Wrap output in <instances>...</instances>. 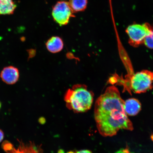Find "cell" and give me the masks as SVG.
<instances>
[{
	"mask_svg": "<svg viewBox=\"0 0 153 153\" xmlns=\"http://www.w3.org/2000/svg\"><path fill=\"white\" fill-rule=\"evenodd\" d=\"M124 101L115 86H111L96 101L94 118L99 133L112 137L120 129L132 131L133 124L124 109Z\"/></svg>",
	"mask_w": 153,
	"mask_h": 153,
	"instance_id": "1",
	"label": "cell"
},
{
	"mask_svg": "<svg viewBox=\"0 0 153 153\" xmlns=\"http://www.w3.org/2000/svg\"><path fill=\"white\" fill-rule=\"evenodd\" d=\"M66 106L76 113H83L90 109L94 100V94L85 85H76L69 89L64 97Z\"/></svg>",
	"mask_w": 153,
	"mask_h": 153,
	"instance_id": "2",
	"label": "cell"
},
{
	"mask_svg": "<svg viewBox=\"0 0 153 153\" xmlns=\"http://www.w3.org/2000/svg\"><path fill=\"white\" fill-rule=\"evenodd\" d=\"M153 30V25L149 23L143 24L134 23L129 25L126 30L129 37L130 45L136 48L143 44L145 38Z\"/></svg>",
	"mask_w": 153,
	"mask_h": 153,
	"instance_id": "3",
	"label": "cell"
},
{
	"mask_svg": "<svg viewBox=\"0 0 153 153\" xmlns=\"http://www.w3.org/2000/svg\"><path fill=\"white\" fill-rule=\"evenodd\" d=\"M153 72L145 70L134 74L131 78L130 87L135 93H144L152 88Z\"/></svg>",
	"mask_w": 153,
	"mask_h": 153,
	"instance_id": "4",
	"label": "cell"
},
{
	"mask_svg": "<svg viewBox=\"0 0 153 153\" xmlns=\"http://www.w3.org/2000/svg\"><path fill=\"white\" fill-rule=\"evenodd\" d=\"M52 16L53 20L60 26L68 25L70 19L75 17L68 1H57L53 7Z\"/></svg>",
	"mask_w": 153,
	"mask_h": 153,
	"instance_id": "5",
	"label": "cell"
},
{
	"mask_svg": "<svg viewBox=\"0 0 153 153\" xmlns=\"http://www.w3.org/2000/svg\"><path fill=\"white\" fill-rule=\"evenodd\" d=\"M20 73L18 69L13 66L5 67L0 74L2 81L8 85H13L18 81Z\"/></svg>",
	"mask_w": 153,
	"mask_h": 153,
	"instance_id": "6",
	"label": "cell"
},
{
	"mask_svg": "<svg viewBox=\"0 0 153 153\" xmlns=\"http://www.w3.org/2000/svg\"><path fill=\"white\" fill-rule=\"evenodd\" d=\"M19 145L18 148L14 146L10 150L6 152V153H43V150L41 146L36 145L34 143L30 141L25 143L18 139Z\"/></svg>",
	"mask_w": 153,
	"mask_h": 153,
	"instance_id": "7",
	"label": "cell"
},
{
	"mask_svg": "<svg viewBox=\"0 0 153 153\" xmlns=\"http://www.w3.org/2000/svg\"><path fill=\"white\" fill-rule=\"evenodd\" d=\"M141 108V103L137 99L131 98L124 101V109L128 115H136L140 111Z\"/></svg>",
	"mask_w": 153,
	"mask_h": 153,
	"instance_id": "8",
	"label": "cell"
},
{
	"mask_svg": "<svg viewBox=\"0 0 153 153\" xmlns=\"http://www.w3.org/2000/svg\"><path fill=\"white\" fill-rule=\"evenodd\" d=\"M48 51L52 53H56L62 51L64 46L63 40L58 36H53L48 40L45 44Z\"/></svg>",
	"mask_w": 153,
	"mask_h": 153,
	"instance_id": "9",
	"label": "cell"
},
{
	"mask_svg": "<svg viewBox=\"0 0 153 153\" xmlns=\"http://www.w3.org/2000/svg\"><path fill=\"white\" fill-rule=\"evenodd\" d=\"M16 7L14 0H0V15L13 14Z\"/></svg>",
	"mask_w": 153,
	"mask_h": 153,
	"instance_id": "10",
	"label": "cell"
},
{
	"mask_svg": "<svg viewBox=\"0 0 153 153\" xmlns=\"http://www.w3.org/2000/svg\"><path fill=\"white\" fill-rule=\"evenodd\" d=\"M69 4L74 13L84 11L87 8L88 0H69Z\"/></svg>",
	"mask_w": 153,
	"mask_h": 153,
	"instance_id": "11",
	"label": "cell"
},
{
	"mask_svg": "<svg viewBox=\"0 0 153 153\" xmlns=\"http://www.w3.org/2000/svg\"><path fill=\"white\" fill-rule=\"evenodd\" d=\"M143 44L149 48L153 49V30L145 38Z\"/></svg>",
	"mask_w": 153,
	"mask_h": 153,
	"instance_id": "12",
	"label": "cell"
},
{
	"mask_svg": "<svg viewBox=\"0 0 153 153\" xmlns=\"http://www.w3.org/2000/svg\"><path fill=\"white\" fill-rule=\"evenodd\" d=\"M67 153H93L91 151L88 150H83L78 151H70Z\"/></svg>",
	"mask_w": 153,
	"mask_h": 153,
	"instance_id": "13",
	"label": "cell"
},
{
	"mask_svg": "<svg viewBox=\"0 0 153 153\" xmlns=\"http://www.w3.org/2000/svg\"><path fill=\"white\" fill-rule=\"evenodd\" d=\"M116 153H131L127 149H122L118 151Z\"/></svg>",
	"mask_w": 153,
	"mask_h": 153,
	"instance_id": "14",
	"label": "cell"
},
{
	"mask_svg": "<svg viewBox=\"0 0 153 153\" xmlns=\"http://www.w3.org/2000/svg\"><path fill=\"white\" fill-rule=\"evenodd\" d=\"M4 134L2 130L0 129V143L3 141L4 138Z\"/></svg>",
	"mask_w": 153,
	"mask_h": 153,
	"instance_id": "15",
	"label": "cell"
},
{
	"mask_svg": "<svg viewBox=\"0 0 153 153\" xmlns=\"http://www.w3.org/2000/svg\"><path fill=\"white\" fill-rule=\"evenodd\" d=\"M1 106H2L1 103V101H0V110H1Z\"/></svg>",
	"mask_w": 153,
	"mask_h": 153,
	"instance_id": "16",
	"label": "cell"
}]
</instances>
